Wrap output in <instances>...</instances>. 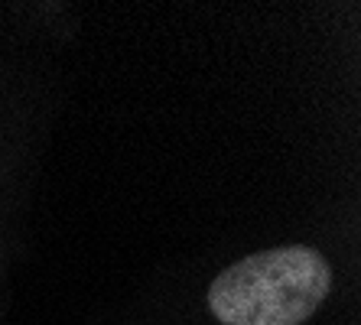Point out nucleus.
Returning a JSON list of instances; mask_svg holds the SVG:
<instances>
[{
    "mask_svg": "<svg viewBox=\"0 0 361 325\" xmlns=\"http://www.w3.org/2000/svg\"><path fill=\"white\" fill-rule=\"evenodd\" d=\"M332 270L319 250L290 244L238 260L215 276L209 306L221 325H302L326 302Z\"/></svg>",
    "mask_w": 361,
    "mask_h": 325,
    "instance_id": "1",
    "label": "nucleus"
}]
</instances>
